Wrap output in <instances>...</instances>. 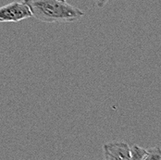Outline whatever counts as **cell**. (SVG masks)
Returning a JSON list of instances; mask_svg holds the SVG:
<instances>
[{"mask_svg":"<svg viewBox=\"0 0 161 160\" xmlns=\"http://www.w3.org/2000/svg\"><path fill=\"white\" fill-rule=\"evenodd\" d=\"M108 1L109 0H96V5L97 6V8H103Z\"/></svg>","mask_w":161,"mask_h":160,"instance_id":"obj_6","label":"cell"},{"mask_svg":"<svg viewBox=\"0 0 161 160\" xmlns=\"http://www.w3.org/2000/svg\"><path fill=\"white\" fill-rule=\"evenodd\" d=\"M31 17V9L24 2H12L0 7V22H19Z\"/></svg>","mask_w":161,"mask_h":160,"instance_id":"obj_2","label":"cell"},{"mask_svg":"<svg viewBox=\"0 0 161 160\" xmlns=\"http://www.w3.org/2000/svg\"><path fill=\"white\" fill-rule=\"evenodd\" d=\"M36 19L53 22H71L84 16V12L66 1L59 0H23Z\"/></svg>","mask_w":161,"mask_h":160,"instance_id":"obj_1","label":"cell"},{"mask_svg":"<svg viewBox=\"0 0 161 160\" xmlns=\"http://www.w3.org/2000/svg\"><path fill=\"white\" fill-rule=\"evenodd\" d=\"M103 152L106 160L130 159V145L124 142H111L104 144Z\"/></svg>","mask_w":161,"mask_h":160,"instance_id":"obj_3","label":"cell"},{"mask_svg":"<svg viewBox=\"0 0 161 160\" xmlns=\"http://www.w3.org/2000/svg\"><path fill=\"white\" fill-rule=\"evenodd\" d=\"M146 150L147 155L145 160H161V147L157 145Z\"/></svg>","mask_w":161,"mask_h":160,"instance_id":"obj_5","label":"cell"},{"mask_svg":"<svg viewBox=\"0 0 161 160\" xmlns=\"http://www.w3.org/2000/svg\"><path fill=\"white\" fill-rule=\"evenodd\" d=\"M130 152L131 160H145L146 158L147 150L137 144L130 146Z\"/></svg>","mask_w":161,"mask_h":160,"instance_id":"obj_4","label":"cell"},{"mask_svg":"<svg viewBox=\"0 0 161 160\" xmlns=\"http://www.w3.org/2000/svg\"><path fill=\"white\" fill-rule=\"evenodd\" d=\"M59 1H66V0H59Z\"/></svg>","mask_w":161,"mask_h":160,"instance_id":"obj_7","label":"cell"}]
</instances>
